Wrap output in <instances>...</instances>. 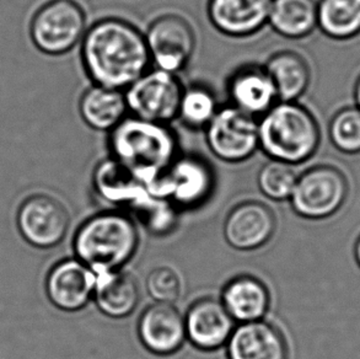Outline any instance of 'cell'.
<instances>
[{
  "label": "cell",
  "instance_id": "18",
  "mask_svg": "<svg viewBox=\"0 0 360 359\" xmlns=\"http://www.w3.org/2000/svg\"><path fill=\"white\" fill-rule=\"evenodd\" d=\"M212 177L205 161L197 156H181L176 158L151 187L162 189L180 201L193 202L208 194Z\"/></svg>",
  "mask_w": 360,
  "mask_h": 359
},
{
  "label": "cell",
  "instance_id": "5",
  "mask_svg": "<svg viewBox=\"0 0 360 359\" xmlns=\"http://www.w3.org/2000/svg\"><path fill=\"white\" fill-rule=\"evenodd\" d=\"M348 189V181L341 170L331 165L314 166L297 177L290 202L300 217L328 218L342 208Z\"/></svg>",
  "mask_w": 360,
  "mask_h": 359
},
{
  "label": "cell",
  "instance_id": "13",
  "mask_svg": "<svg viewBox=\"0 0 360 359\" xmlns=\"http://www.w3.org/2000/svg\"><path fill=\"white\" fill-rule=\"evenodd\" d=\"M96 275L80 260L56 265L47 277V293L54 306L65 311L83 309L93 296Z\"/></svg>",
  "mask_w": 360,
  "mask_h": 359
},
{
  "label": "cell",
  "instance_id": "11",
  "mask_svg": "<svg viewBox=\"0 0 360 359\" xmlns=\"http://www.w3.org/2000/svg\"><path fill=\"white\" fill-rule=\"evenodd\" d=\"M138 334L143 346L151 353L172 355L180 350L187 337L185 317L172 304L155 303L143 311Z\"/></svg>",
  "mask_w": 360,
  "mask_h": 359
},
{
  "label": "cell",
  "instance_id": "4",
  "mask_svg": "<svg viewBox=\"0 0 360 359\" xmlns=\"http://www.w3.org/2000/svg\"><path fill=\"white\" fill-rule=\"evenodd\" d=\"M138 246V232L129 217L101 213L79 228L74 248L79 260L96 275L117 271L129 261Z\"/></svg>",
  "mask_w": 360,
  "mask_h": 359
},
{
  "label": "cell",
  "instance_id": "25",
  "mask_svg": "<svg viewBox=\"0 0 360 359\" xmlns=\"http://www.w3.org/2000/svg\"><path fill=\"white\" fill-rule=\"evenodd\" d=\"M218 110L214 92L203 85H192L184 90L177 117L186 126L200 130L210 125Z\"/></svg>",
  "mask_w": 360,
  "mask_h": 359
},
{
  "label": "cell",
  "instance_id": "17",
  "mask_svg": "<svg viewBox=\"0 0 360 359\" xmlns=\"http://www.w3.org/2000/svg\"><path fill=\"white\" fill-rule=\"evenodd\" d=\"M229 359H288L287 341L282 332L266 321L243 322L228 341Z\"/></svg>",
  "mask_w": 360,
  "mask_h": 359
},
{
  "label": "cell",
  "instance_id": "28",
  "mask_svg": "<svg viewBox=\"0 0 360 359\" xmlns=\"http://www.w3.org/2000/svg\"><path fill=\"white\" fill-rule=\"evenodd\" d=\"M146 291L156 303L172 304L182 291L180 276L167 266L154 268L146 278Z\"/></svg>",
  "mask_w": 360,
  "mask_h": 359
},
{
  "label": "cell",
  "instance_id": "20",
  "mask_svg": "<svg viewBox=\"0 0 360 359\" xmlns=\"http://www.w3.org/2000/svg\"><path fill=\"white\" fill-rule=\"evenodd\" d=\"M93 296L105 315L121 319L138 306L139 288L136 279L126 272H103L96 275Z\"/></svg>",
  "mask_w": 360,
  "mask_h": 359
},
{
  "label": "cell",
  "instance_id": "9",
  "mask_svg": "<svg viewBox=\"0 0 360 359\" xmlns=\"http://www.w3.org/2000/svg\"><path fill=\"white\" fill-rule=\"evenodd\" d=\"M146 41L151 63L170 73L184 70L195 53V31L180 15H162L154 20L146 31Z\"/></svg>",
  "mask_w": 360,
  "mask_h": 359
},
{
  "label": "cell",
  "instance_id": "27",
  "mask_svg": "<svg viewBox=\"0 0 360 359\" xmlns=\"http://www.w3.org/2000/svg\"><path fill=\"white\" fill-rule=\"evenodd\" d=\"M287 163L268 161L258 172V187L269 199L276 201L290 199L297 184V172Z\"/></svg>",
  "mask_w": 360,
  "mask_h": 359
},
{
  "label": "cell",
  "instance_id": "15",
  "mask_svg": "<svg viewBox=\"0 0 360 359\" xmlns=\"http://www.w3.org/2000/svg\"><path fill=\"white\" fill-rule=\"evenodd\" d=\"M276 230L272 210L259 202H243L225 220L224 235L230 246L248 251L268 243Z\"/></svg>",
  "mask_w": 360,
  "mask_h": 359
},
{
  "label": "cell",
  "instance_id": "29",
  "mask_svg": "<svg viewBox=\"0 0 360 359\" xmlns=\"http://www.w3.org/2000/svg\"><path fill=\"white\" fill-rule=\"evenodd\" d=\"M354 99H356V107L360 110V77L356 80V88H354Z\"/></svg>",
  "mask_w": 360,
  "mask_h": 359
},
{
  "label": "cell",
  "instance_id": "2",
  "mask_svg": "<svg viewBox=\"0 0 360 359\" xmlns=\"http://www.w3.org/2000/svg\"><path fill=\"white\" fill-rule=\"evenodd\" d=\"M108 148L115 160L146 184L156 179L177 158V138L165 123L126 117L110 131Z\"/></svg>",
  "mask_w": 360,
  "mask_h": 359
},
{
  "label": "cell",
  "instance_id": "23",
  "mask_svg": "<svg viewBox=\"0 0 360 359\" xmlns=\"http://www.w3.org/2000/svg\"><path fill=\"white\" fill-rule=\"evenodd\" d=\"M268 24L285 39H304L317 27V1L273 0Z\"/></svg>",
  "mask_w": 360,
  "mask_h": 359
},
{
  "label": "cell",
  "instance_id": "21",
  "mask_svg": "<svg viewBox=\"0 0 360 359\" xmlns=\"http://www.w3.org/2000/svg\"><path fill=\"white\" fill-rule=\"evenodd\" d=\"M84 122L96 131L110 132L126 118V95L118 89L94 84L84 92L79 103Z\"/></svg>",
  "mask_w": 360,
  "mask_h": 359
},
{
  "label": "cell",
  "instance_id": "30",
  "mask_svg": "<svg viewBox=\"0 0 360 359\" xmlns=\"http://www.w3.org/2000/svg\"><path fill=\"white\" fill-rule=\"evenodd\" d=\"M354 253H356V263L359 265L360 267V237L358 240H356V250H354Z\"/></svg>",
  "mask_w": 360,
  "mask_h": 359
},
{
  "label": "cell",
  "instance_id": "12",
  "mask_svg": "<svg viewBox=\"0 0 360 359\" xmlns=\"http://www.w3.org/2000/svg\"><path fill=\"white\" fill-rule=\"evenodd\" d=\"M273 0H208V18L220 34L243 39L268 24Z\"/></svg>",
  "mask_w": 360,
  "mask_h": 359
},
{
  "label": "cell",
  "instance_id": "7",
  "mask_svg": "<svg viewBox=\"0 0 360 359\" xmlns=\"http://www.w3.org/2000/svg\"><path fill=\"white\" fill-rule=\"evenodd\" d=\"M86 16L74 0H51L34 14L31 36L44 53L63 54L83 39Z\"/></svg>",
  "mask_w": 360,
  "mask_h": 359
},
{
  "label": "cell",
  "instance_id": "8",
  "mask_svg": "<svg viewBox=\"0 0 360 359\" xmlns=\"http://www.w3.org/2000/svg\"><path fill=\"white\" fill-rule=\"evenodd\" d=\"M205 139L210 151L220 160L241 163L259 148L258 122L233 105L221 107L205 127Z\"/></svg>",
  "mask_w": 360,
  "mask_h": 359
},
{
  "label": "cell",
  "instance_id": "10",
  "mask_svg": "<svg viewBox=\"0 0 360 359\" xmlns=\"http://www.w3.org/2000/svg\"><path fill=\"white\" fill-rule=\"evenodd\" d=\"M69 213L63 204L46 194H36L20 207L18 223L26 241L37 248H52L68 232Z\"/></svg>",
  "mask_w": 360,
  "mask_h": 359
},
{
  "label": "cell",
  "instance_id": "3",
  "mask_svg": "<svg viewBox=\"0 0 360 359\" xmlns=\"http://www.w3.org/2000/svg\"><path fill=\"white\" fill-rule=\"evenodd\" d=\"M259 148L272 160L297 165L316 153L321 131L310 110L297 101H281L258 122Z\"/></svg>",
  "mask_w": 360,
  "mask_h": 359
},
{
  "label": "cell",
  "instance_id": "22",
  "mask_svg": "<svg viewBox=\"0 0 360 359\" xmlns=\"http://www.w3.org/2000/svg\"><path fill=\"white\" fill-rule=\"evenodd\" d=\"M263 67L272 79L281 101H297L307 92L311 82V70L307 59L294 51L273 54Z\"/></svg>",
  "mask_w": 360,
  "mask_h": 359
},
{
  "label": "cell",
  "instance_id": "16",
  "mask_svg": "<svg viewBox=\"0 0 360 359\" xmlns=\"http://www.w3.org/2000/svg\"><path fill=\"white\" fill-rule=\"evenodd\" d=\"M228 95L231 105L250 116L262 117L277 103L278 95L264 67L245 65L229 78Z\"/></svg>",
  "mask_w": 360,
  "mask_h": 359
},
{
  "label": "cell",
  "instance_id": "24",
  "mask_svg": "<svg viewBox=\"0 0 360 359\" xmlns=\"http://www.w3.org/2000/svg\"><path fill=\"white\" fill-rule=\"evenodd\" d=\"M317 26L330 39H354L360 34V0H319Z\"/></svg>",
  "mask_w": 360,
  "mask_h": 359
},
{
  "label": "cell",
  "instance_id": "1",
  "mask_svg": "<svg viewBox=\"0 0 360 359\" xmlns=\"http://www.w3.org/2000/svg\"><path fill=\"white\" fill-rule=\"evenodd\" d=\"M82 58L94 84L118 90L131 87L151 63L146 34L118 18L98 20L85 32Z\"/></svg>",
  "mask_w": 360,
  "mask_h": 359
},
{
  "label": "cell",
  "instance_id": "14",
  "mask_svg": "<svg viewBox=\"0 0 360 359\" xmlns=\"http://www.w3.org/2000/svg\"><path fill=\"white\" fill-rule=\"evenodd\" d=\"M234 321L221 301L205 298L188 309L185 317L186 335L200 350H217L229 341Z\"/></svg>",
  "mask_w": 360,
  "mask_h": 359
},
{
  "label": "cell",
  "instance_id": "19",
  "mask_svg": "<svg viewBox=\"0 0 360 359\" xmlns=\"http://www.w3.org/2000/svg\"><path fill=\"white\" fill-rule=\"evenodd\" d=\"M221 303L234 320L258 321L266 315L271 294L262 282L252 276H238L225 286Z\"/></svg>",
  "mask_w": 360,
  "mask_h": 359
},
{
  "label": "cell",
  "instance_id": "6",
  "mask_svg": "<svg viewBox=\"0 0 360 359\" xmlns=\"http://www.w3.org/2000/svg\"><path fill=\"white\" fill-rule=\"evenodd\" d=\"M184 90L177 74L148 70L124 92L128 111L131 116L167 125L179 116Z\"/></svg>",
  "mask_w": 360,
  "mask_h": 359
},
{
  "label": "cell",
  "instance_id": "26",
  "mask_svg": "<svg viewBox=\"0 0 360 359\" xmlns=\"http://www.w3.org/2000/svg\"><path fill=\"white\" fill-rule=\"evenodd\" d=\"M328 134L332 144L345 154L360 153V110L356 106L345 107L332 117Z\"/></svg>",
  "mask_w": 360,
  "mask_h": 359
}]
</instances>
